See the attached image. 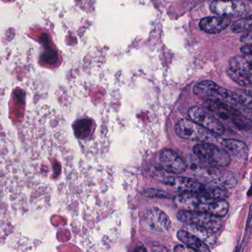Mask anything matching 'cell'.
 <instances>
[{"instance_id": "obj_1", "label": "cell", "mask_w": 252, "mask_h": 252, "mask_svg": "<svg viewBox=\"0 0 252 252\" xmlns=\"http://www.w3.org/2000/svg\"><path fill=\"white\" fill-rule=\"evenodd\" d=\"M193 93L200 98L217 100L231 106H238L252 110V95L250 92H232L212 81H203L194 85Z\"/></svg>"}, {"instance_id": "obj_2", "label": "cell", "mask_w": 252, "mask_h": 252, "mask_svg": "<svg viewBox=\"0 0 252 252\" xmlns=\"http://www.w3.org/2000/svg\"><path fill=\"white\" fill-rule=\"evenodd\" d=\"M174 199L181 210L200 211L220 218L228 213V204L224 199L212 198L193 192H181Z\"/></svg>"}, {"instance_id": "obj_3", "label": "cell", "mask_w": 252, "mask_h": 252, "mask_svg": "<svg viewBox=\"0 0 252 252\" xmlns=\"http://www.w3.org/2000/svg\"><path fill=\"white\" fill-rule=\"evenodd\" d=\"M191 170L194 172L196 176L203 180V184L209 186L223 187V188H231L235 187L237 179L231 172L222 170L220 167L206 164L199 160L191 162Z\"/></svg>"}, {"instance_id": "obj_4", "label": "cell", "mask_w": 252, "mask_h": 252, "mask_svg": "<svg viewBox=\"0 0 252 252\" xmlns=\"http://www.w3.org/2000/svg\"><path fill=\"white\" fill-rule=\"evenodd\" d=\"M203 107L220 122L228 123L237 129L250 127L247 119L234 106L217 100L207 99L203 103Z\"/></svg>"}, {"instance_id": "obj_5", "label": "cell", "mask_w": 252, "mask_h": 252, "mask_svg": "<svg viewBox=\"0 0 252 252\" xmlns=\"http://www.w3.org/2000/svg\"><path fill=\"white\" fill-rule=\"evenodd\" d=\"M178 219L187 225H194L215 233L222 227L221 218L200 211L181 210L178 212Z\"/></svg>"}, {"instance_id": "obj_6", "label": "cell", "mask_w": 252, "mask_h": 252, "mask_svg": "<svg viewBox=\"0 0 252 252\" xmlns=\"http://www.w3.org/2000/svg\"><path fill=\"white\" fill-rule=\"evenodd\" d=\"M193 153L197 160L216 167H225L231 163L229 155L223 149L209 143L197 144L193 148Z\"/></svg>"}, {"instance_id": "obj_7", "label": "cell", "mask_w": 252, "mask_h": 252, "mask_svg": "<svg viewBox=\"0 0 252 252\" xmlns=\"http://www.w3.org/2000/svg\"><path fill=\"white\" fill-rule=\"evenodd\" d=\"M252 54H244L231 59L227 73L234 82L243 87L252 85Z\"/></svg>"}, {"instance_id": "obj_8", "label": "cell", "mask_w": 252, "mask_h": 252, "mask_svg": "<svg viewBox=\"0 0 252 252\" xmlns=\"http://www.w3.org/2000/svg\"><path fill=\"white\" fill-rule=\"evenodd\" d=\"M252 4L241 0H214L210 10L219 17H242L251 15Z\"/></svg>"}, {"instance_id": "obj_9", "label": "cell", "mask_w": 252, "mask_h": 252, "mask_svg": "<svg viewBox=\"0 0 252 252\" xmlns=\"http://www.w3.org/2000/svg\"><path fill=\"white\" fill-rule=\"evenodd\" d=\"M177 135L184 139L202 142L213 139L215 134L191 120L184 119L175 125Z\"/></svg>"}, {"instance_id": "obj_10", "label": "cell", "mask_w": 252, "mask_h": 252, "mask_svg": "<svg viewBox=\"0 0 252 252\" xmlns=\"http://www.w3.org/2000/svg\"><path fill=\"white\" fill-rule=\"evenodd\" d=\"M188 113L191 121L206 128L215 135H221L225 132V128L222 123L205 109L193 106L189 108Z\"/></svg>"}, {"instance_id": "obj_11", "label": "cell", "mask_w": 252, "mask_h": 252, "mask_svg": "<svg viewBox=\"0 0 252 252\" xmlns=\"http://www.w3.org/2000/svg\"><path fill=\"white\" fill-rule=\"evenodd\" d=\"M159 159L160 166L168 173L181 175L187 170V163L172 150H163L160 153Z\"/></svg>"}, {"instance_id": "obj_12", "label": "cell", "mask_w": 252, "mask_h": 252, "mask_svg": "<svg viewBox=\"0 0 252 252\" xmlns=\"http://www.w3.org/2000/svg\"><path fill=\"white\" fill-rule=\"evenodd\" d=\"M163 184L175 187L180 192H193L202 194L205 189V184L194 178L186 177H166L162 179Z\"/></svg>"}, {"instance_id": "obj_13", "label": "cell", "mask_w": 252, "mask_h": 252, "mask_svg": "<svg viewBox=\"0 0 252 252\" xmlns=\"http://www.w3.org/2000/svg\"><path fill=\"white\" fill-rule=\"evenodd\" d=\"M146 225L158 231H163L170 226V220L167 215L158 208L148 209L144 216Z\"/></svg>"}, {"instance_id": "obj_14", "label": "cell", "mask_w": 252, "mask_h": 252, "mask_svg": "<svg viewBox=\"0 0 252 252\" xmlns=\"http://www.w3.org/2000/svg\"><path fill=\"white\" fill-rule=\"evenodd\" d=\"M231 18L223 17H206L199 23L200 30L209 34H215L226 29L231 24Z\"/></svg>"}, {"instance_id": "obj_15", "label": "cell", "mask_w": 252, "mask_h": 252, "mask_svg": "<svg viewBox=\"0 0 252 252\" xmlns=\"http://www.w3.org/2000/svg\"><path fill=\"white\" fill-rule=\"evenodd\" d=\"M222 149L228 155L237 158L246 160L249 155V148L243 141L235 139H225L221 143Z\"/></svg>"}, {"instance_id": "obj_16", "label": "cell", "mask_w": 252, "mask_h": 252, "mask_svg": "<svg viewBox=\"0 0 252 252\" xmlns=\"http://www.w3.org/2000/svg\"><path fill=\"white\" fill-rule=\"evenodd\" d=\"M177 237L184 244L189 246L196 252H206L210 251L209 246L205 242L191 232L181 230L177 234Z\"/></svg>"}, {"instance_id": "obj_17", "label": "cell", "mask_w": 252, "mask_h": 252, "mask_svg": "<svg viewBox=\"0 0 252 252\" xmlns=\"http://www.w3.org/2000/svg\"><path fill=\"white\" fill-rule=\"evenodd\" d=\"M93 122L90 119H83L78 121L73 125L75 135L79 139H85L92 132Z\"/></svg>"}, {"instance_id": "obj_18", "label": "cell", "mask_w": 252, "mask_h": 252, "mask_svg": "<svg viewBox=\"0 0 252 252\" xmlns=\"http://www.w3.org/2000/svg\"><path fill=\"white\" fill-rule=\"evenodd\" d=\"M231 31L234 33H240L252 30V16L237 20L231 26Z\"/></svg>"}, {"instance_id": "obj_19", "label": "cell", "mask_w": 252, "mask_h": 252, "mask_svg": "<svg viewBox=\"0 0 252 252\" xmlns=\"http://www.w3.org/2000/svg\"><path fill=\"white\" fill-rule=\"evenodd\" d=\"M144 194L147 197H156V198H171L172 196L169 193L165 191H160V190L153 189H148L144 191Z\"/></svg>"}, {"instance_id": "obj_20", "label": "cell", "mask_w": 252, "mask_h": 252, "mask_svg": "<svg viewBox=\"0 0 252 252\" xmlns=\"http://www.w3.org/2000/svg\"><path fill=\"white\" fill-rule=\"evenodd\" d=\"M175 252H196L194 249H191L189 246L187 245H178L174 248Z\"/></svg>"}, {"instance_id": "obj_21", "label": "cell", "mask_w": 252, "mask_h": 252, "mask_svg": "<svg viewBox=\"0 0 252 252\" xmlns=\"http://www.w3.org/2000/svg\"><path fill=\"white\" fill-rule=\"evenodd\" d=\"M240 41H241L242 42H248V43L251 44V42H252V32H251V31L246 32V33H245V34L242 36Z\"/></svg>"}, {"instance_id": "obj_22", "label": "cell", "mask_w": 252, "mask_h": 252, "mask_svg": "<svg viewBox=\"0 0 252 252\" xmlns=\"http://www.w3.org/2000/svg\"><path fill=\"white\" fill-rule=\"evenodd\" d=\"M241 52L243 54H252V45L251 44H249V45H245V46L242 47L241 49H240Z\"/></svg>"}]
</instances>
